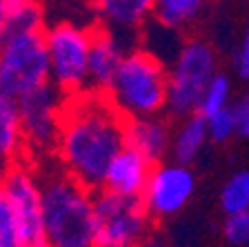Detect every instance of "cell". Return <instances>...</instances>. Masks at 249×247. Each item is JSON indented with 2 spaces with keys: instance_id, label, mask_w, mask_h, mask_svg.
<instances>
[{
  "instance_id": "16",
  "label": "cell",
  "mask_w": 249,
  "mask_h": 247,
  "mask_svg": "<svg viewBox=\"0 0 249 247\" xmlns=\"http://www.w3.org/2000/svg\"><path fill=\"white\" fill-rule=\"evenodd\" d=\"M209 138L207 132V118H202L200 114H194L182 123V127L178 129L176 138H174V156H176L178 165L192 163L198 156V152L202 150L205 140Z\"/></svg>"
},
{
  "instance_id": "3",
  "label": "cell",
  "mask_w": 249,
  "mask_h": 247,
  "mask_svg": "<svg viewBox=\"0 0 249 247\" xmlns=\"http://www.w3.org/2000/svg\"><path fill=\"white\" fill-rule=\"evenodd\" d=\"M42 216L49 247H93V194L69 174L42 180Z\"/></svg>"
},
{
  "instance_id": "19",
  "label": "cell",
  "mask_w": 249,
  "mask_h": 247,
  "mask_svg": "<svg viewBox=\"0 0 249 247\" xmlns=\"http://www.w3.org/2000/svg\"><path fill=\"white\" fill-rule=\"evenodd\" d=\"M145 38H147V47H140V49H145L147 54H151V56L158 60V56H160V49L165 52V65L167 62H176V58L180 56L182 52V42L180 38H178V31L174 29H167V27L158 25V22H147L145 25Z\"/></svg>"
},
{
  "instance_id": "27",
  "label": "cell",
  "mask_w": 249,
  "mask_h": 247,
  "mask_svg": "<svg viewBox=\"0 0 249 247\" xmlns=\"http://www.w3.org/2000/svg\"><path fill=\"white\" fill-rule=\"evenodd\" d=\"M7 170H9V163H7V160H5V158H0V176L5 174V171H7Z\"/></svg>"
},
{
  "instance_id": "21",
  "label": "cell",
  "mask_w": 249,
  "mask_h": 247,
  "mask_svg": "<svg viewBox=\"0 0 249 247\" xmlns=\"http://www.w3.org/2000/svg\"><path fill=\"white\" fill-rule=\"evenodd\" d=\"M227 100H229V80L225 76H216L212 80V85L207 87L205 96H202L198 114H200L202 118L209 120L212 116L227 109Z\"/></svg>"
},
{
  "instance_id": "11",
  "label": "cell",
  "mask_w": 249,
  "mask_h": 247,
  "mask_svg": "<svg viewBox=\"0 0 249 247\" xmlns=\"http://www.w3.org/2000/svg\"><path fill=\"white\" fill-rule=\"evenodd\" d=\"M124 56H127L124 47L111 31L105 29L103 25L93 27L91 49H89V87L91 92L107 96Z\"/></svg>"
},
{
  "instance_id": "13",
  "label": "cell",
  "mask_w": 249,
  "mask_h": 247,
  "mask_svg": "<svg viewBox=\"0 0 249 247\" xmlns=\"http://www.w3.org/2000/svg\"><path fill=\"white\" fill-rule=\"evenodd\" d=\"M154 2L151 0H100L93 2V14L105 29L114 36L138 34L149 22Z\"/></svg>"
},
{
  "instance_id": "6",
  "label": "cell",
  "mask_w": 249,
  "mask_h": 247,
  "mask_svg": "<svg viewBox=\"0 0 249 247\" xmlns=\"http://www.w3.org/2000/svg\"><path fill=\"white\" fill-rule=\"evenodd\" d=\"M45 85H49L45 29L0 38V94L18 103Z\"/></svg>"
},
{
  "instance_id": "4",
  "label": "cell",
  "mask_w": 249,
  "mask_h": 247,
  "mask_svg": "<svg viewBox=\"0 0 249 247\" xmlns=\"http://www.w3.org/2000/svg\"><path fill=\"white\" fill-rule=\"evenodd\" d=\"M169 74L145 49H131L123 58L107 98L127 120L151 118L167 105Z\"/></svg>"
},
{
  "instance_id": "29",
  "label": "cell",
  "mask_w": 249,
  "mask_h": 247,
  "mask_svg": "<svg viewBox=\"0 0 249 247\" xmlns=\"http://www.w3.org/2000/svg\"><path fill=\"white\" fill-rule=\"evenodd\" d=\"M243 103H245V105H247V107H249V94H245V96H243Z\"/></svg>"
},
{
  "instance_id": "15",
  "label": "cell",
  "mask_w": 249,
  "mask_h": 247,
  "mask_svg": "<svg viewBox=\"0 0 249 247\" xmlns=\"http://www.w3.org/2000/svg\"><path fill=\"white\" fill-rule=\"evenodd\" d=\"M25 136L20 127V112L18 103L0 94V158H5L11 165V160L22 152Z\"/></svg>"
},
{
  "instance_id": "30",
  "label": "cell",
  "mask_w": 249,
  "mask_h": 247,
  "mask_svg": "<svg viewBox=\"0 0 249 247\" xmlns=\"http://www.w3.org/2000/svg\"><path fill=\"white\" fill-rule=\"evenodd\" d=\"M0 247H7V245H5V243H2V238H0Z\"/></svg>"
},
{
  "instance_id": "18",
  "label": "cell",
  "mask_w": 249,
  "mask_h": 247,
  "mask_svg": "<svg viewBox=\"0 0 249 247\" xmlns=\"http://www.w3.org/2000/svg\"><path fill=\"white\" fill-rule=\"evenodd\" d=\"M200 9H202L200 0H158V2H154L151 18L158 25L176 31L178 27L194 20L200 14Z\"/></svg>"
},
{
  "instance_id": "9",
  "label": "cell",
  "mask_w": 249,
  "mask_h": 247,
  "mask_svg": "<svg viewBox=\"0 0 249 247\" xmlns=\"http://www.w3.org/2000/svg\"><path fill=\"white\" fill-rule=\"evenodd\" d=\"M65 103H67V98L52 82L18 100L20 127L27 145H31L34 150L56 147Z\"/></svg>"
},
{
  "instance_id": "17",
  "label": "cell",
  "mask_w": 249,
  "mask_h": 247,
  "mask_svg": "<svg viewBox=\"0 0 249 247\" xmlns=\"http://www.w3.org/2000/svg\"><path fill=\"white\" fill-rule=\"evenodd\" d=\"M45 29V9L34 0H9V16L5 27L0 29V38L22 31Z\"/></svg>"
},
{
  "instance_id": "2",
  "label": "cell",
  "mask_w": 249,
  "mask_h": 247,
  "mask_svg": "<svg viewBox=\"0 0 249 247\" xmlns=\"http://www.w3.org/2000/svg\"><path fill=\"white\" fill-rule=\"evenodd\" d=\"M0 238L7 247H49L42 216V183L20 163L0 176Z\"/></svg>"
},
{
  "instance_id": "22",
  "label": "cell",
  "mask_w": 249,
  "mask_h": 247,
  "mask_svg": "<svg viewBox=\"0 0 249 247\" xmlns=\"http://www.w3.org/2000/svg\"><path fill=\"white\" fill-rule=\"evenodd\" d=\"M236 120H233L231 116V109H223L220 114H216V116H212V118L207 120V132H209V138H213L216 143H225V140L229 138V136L236 132Z\"/></svg>"
},
{
  "instance_id": "28",
  "label": "cell",
  "mask_w": 249,
  "mask_h": 247,
  "mask_svg": "<svg viewBox=\"0 0 249 247\" xmlns=\"http://www.w3.org/2000/svg\"><path fill=\"white\" fill-rule=\"evenodd\" d=\"M238 132H240V134H243V136H247V138H249V120H247V123L243 125V127L238 129Z\"/></svg>"
},
{
  "instance_id": "24",
  "label": "cell",
  "mask_w": 249,
  "mask_h": 247,
  "mask_svg": "<svg viewBox=\"0 0 249 247\" xmlns=\"http://www.w3.org/2000/svg\"><path fill=\"white\" fill-rule=\"evenodd\" d=\"M236 69H238L240 78H249V27L243 36L240 49L236 52Z\"/></svg>"
},
{
  "instance_id": "5",
  "label": "cell",
  "mask_w": 249,
  "mask_h": 247,
  "mask_svg": "<svg viewBox=\"0 0 249 247\" xmlns=\"http://www.w3.org/2000/svg\"><path fill=\"white\" fill-rule=\"evenodd\" d=\"M93 27L78 20H56L45 27L49 82L65 98L89 92V49Z\"/></svg>"
},
{
  "instance_id": "1",
  "label": "cell",
  "mask_w": 249,
  "mask_h": 247,
  "mask_svg": "<svg viewBox=\"0 0 249 247\" xmlns=\"http://www.w3.org/2000/svg\"><path fill=\"white\" fill-rule=\"evenodd\" d=\"M124 127L127 118L103 94L67 98L53 147L65 174L89 191L103 190L109 165L124 150Z\"/></svg>"
},
{
  "instance_id": "14",
  "label": "cell",
  "mask_w": 249,
  "mask_h": 247,
  "mask_svg": "<svg viewBox=\"0 0 249 247\" xmlns=\"http://www.w3.org/2000/svg\"><path fill=\"white\" fill-rule=\"evenodd\" d=\"M124 147L145 156L151 165L165 156L169 147V129L158 118H134L124 127Z\"/></svg>"
},
{
  "instance_id": "25",
  "label": "cell",
  "mask_w": 249,
  "mask_h": 247,
  "mask_svg": "<svg viewBox=\"0 0 249 247\" xmlns=\"http://www.w3.org/2000/svg\"><path fill=\"white\" fill-rule=\"evenodd\" d=\"M136 247H167V243L160 236H147L145 241H140Z\"/></svg>"
},
{
  "instance_id": "26",
  "label": "cell",
  "mask_w": 249,
  "mask_h": 247,
  "mask_svg": "<svg viewBox=\"0 0 249 247\" xmlns=\"http://www.w3.org/2000/svg\"><path fill=\"white\" fill-rule=\"evenodd\" d=\"M7 16H9V0H0V29L5 27Z\"/></svg>"
},
{
  "instance_id": "10",
  "label": "cell",
  "mask_w": 249,
  "mask_h": 247,
  "mask_svg": "<svg viewBox=\"0 0 249 247\" xmlns=\"http://www.w3.org/2000/svg\"><path fill=\"white\" fill-rule=\"evenodd\" d=\"M196 178L185 165H160L154 167L142 194L145 209L154 216H171L189 203Z\"/></svg>"
},
{
  "instance_id": "8",
  "label": "cell",
  "mask_w": 249,
  "mask_h": 247,
  "mask_svg": "<svg viewBox=\"0 0 249 247\" xmlns=\"http://www.w3.org/2000/svg\"><path fill=\"white\" fill-rule=\"evenodd\" d=\"M93 247H136L147 238L149 211L142 198H124L100 190L93 196Z\"/></svg>"
},
{
  "instance_id": "7",
  "label": "cell",
  "mask_w": 249,
  "mask_h": 247,
  "mask_svg": "<svg viewBox=\"0 0 249 247\" xmlns=\"http://www.w3.org/2000/svg\"><path fill=\"white\" fill-rule=\"evenodd\" d=\"M216 52L202 40L185 42L180 56L171 65L169 87H167V107L174 116H194L198 114L200 100L216 78Z\"/></svg>"
},
{
  "instance_id": "12",
  "label": "cell",
  "mask_w": 249,
  "mask_h": 247,
  "mask_svg": "<svg viewBox=\"0 0 249 247\" xmlns=\"http://www.w3.org/2000/svg\"><path fill=\"white\" fill-rule=\"evenodd\" d=\"M151 171H154V165L145 156L124 147L109 165L103 190L124 196V198H142Z\"/></svg>"
},
{
  "instance_id": "23",
  "label": "cell",
  "mask_w": 249,
  "mask_h": 247,
  "mask_svg": "<svg viewBox=\"0 0 249 247\" xmlns=\"http://www.w3.org/2000/svg\"><path fill=\"white\" fill-rule=\"evenodd\" d=\"M225 238L231 245H247L249 243V211L227 216V221H225Z\"/></svg>"
},
{
  "instance_id": "20",
  "label": "cell",
  "mask_w": 249,
  "mask_h": 247,
  "mask_svg": "<svg viewBox=\"0 0 249 247\" xmlns=\"http://www.w3.org/2000/svg\"><path fill=\"white\" fill-rule=\"evenodd\" d=\"M220 205L227 211V216L249 211V171L247 170L233 174L225 183L223 191H220Z\"/></svg>"
}]
</instances>
